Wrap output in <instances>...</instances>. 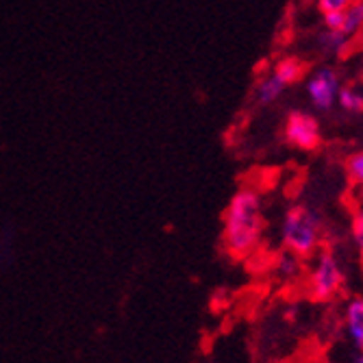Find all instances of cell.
I'll use <instances>...</instances> for the list:
<instances>
[{"label": "cell", "instance_id": "cell-18", "mask_svg": "<svg viewBox=\"0 0 363 363\" xmlns=\"http://www.w3.org/2000/svg\"><path fill=\"white\" fill-rule=\"evenodd\" d=\"M359 77H361V81H363V57H361V61H359Z\"/></svg>", "mask_w": 363, "mask_h": 363}, {"label": "cell", "instance_id": "cell-9", "mask_svg": "<svg viewBox=\"0 0 363 363\" xmlns=\"http://www.w3.org/2000/svg\"><path fill=\"white\" fill-rule=\"evenodd\" d=\"M272 72L279 77V81H281L285 87H289V85L298 83V81L305 77L307 65H305L298 57H283V59H279V61L272 65Z\"/></svg>", "mask_w": 363, "mask_h": 363}, {"label": "cell", "instance_id": "cell-1", "mask_svg": "<svg viewBox=\"0 0 363 363\" xmlns=\"http://www.w3.org/2000/svg\"><path fill=\"white\" fill-rule=\"evenodd\" d=\"M222 244L233 259L250 257L263 240V201L252 187H240L222 216Z\"/></svg>", "mask_w": 363, "mask_h": 363}, {"label": "cell", "instance_id": "cell-3", "mask_svg": "<svg viewBox=\"0 0 363 363\" xmlns=\"http://www.w3.org/2000/svg\"><path fill=\"white\" fill-rule=\"evenodd\" d=\"M313 263L307 272V294L313 303H328L344 289L346 274L342 268V261L333 250H318L313 257Z\"/></svg>", "mask_w": 363, "mask_h": 363}, {"label": "cell", "instance_id": "cell-11", "mask_svg": "<svg viewBox=\"0 0 363 363\" xmlns=\"http://www.w3.org/2000/svg\"><path fill=\"white\" fill-rule=\"evenodd\" d=\"M337 105L352 116L363 113V91H359L354 85H342L340 96H337Z\"/></svg>", "mask_w": 363, "mask_h": 363}, {"label": "cell", "instance_id": "cell-7", "mask_svg": "<svg viewBox=\"0 0 363 363\" xmlns=\"http://www.w3.org/2000/svg\"><path fill=\"white\" fill-rule=\"evenodd\" d=\"M285 89H287V87H285V85L279 81V77L270 70V72H266V74H263V77L255 83V87H252V98H255V103H257L259 107H268V105H272V103L279 101Z\"/></svg>", "mask_w": 363, "mask_h": 363}, {"label": "cell", "instance_id": "cell-4", "mask_svg": "<svg viewBox=\"0 0 363 363\" xmlns=\"http://www.w3.org/2000/svg\"><path fill=\"white\" fill-rule=\"evenodd\" d=\"M283 135L287 140L289 146L311 152L315 148H320L322 144V128L320 122L307 113V111H291L285 118V126H283Z\"/></svg>", "mask_w": 363, "mask_h": 363}, {"label": "cell", "instance_id": "cell-12", "mask_svg": "<svg viewBox=\"0 0 363 363\" xmlns=\"http://www.w3.org/2000/svg\"><path fill=\"white\" fill-rule=\"evenodd\" d=\"M363 28V0H352V5L344 9V33L348 38H357Z\"/></svg>", "mask_w": 363, "mask_h": 363}, {"label": "cell", "instance_id": "cell-10", "mask_svg": "<svg viewBox=\"0 0 363 363\" xmlns=\"http://www.w3.org/2000/svg\"><path fill=\"white\" fill-rule=\"evenodd\" d=\"M274 272L281 281H296L303 274V259L283 248V252L274 259Z\"/></svg>", "mask_w": 363, "mask_h": 363}, {"label": "cell", "instance_id": "cell-14", "mask_svg": "<svg viewBox=\"0 0 363 363\" xmlns=\"http://www.w3.org/2000/svg\"><path fill=\"white\" fill-rule=\"evenodd\" d=\"M350 238H352V244H354V250H357V257L361 263V270H363V211H357L352 222H350Z\"/></svg>", "mask_w": 363, "mask_h": 363}, {"label": "cell", "instance_id": "cell-17", "mask_svg": "<svg viewBox=\"0 0 363 363\" xmlns=\"http://www.w3.org/2000/svg\"><path fill=\"white\" fill-rule=\"evenodd\" d=\"M350 363H363V350H357V354L350 359Z\"/></svg>", "mask_w": 363, "mask_h": 363}, {"label": "cell", "instance_id": "cell-5", "mask_svg": "<svg viewBox=\"0 0 363 363\" xmlns=\"http://www.w3.org/2000/svg\"><path fill=\"white\" fill-rule=\"evenodd\" d=\"M342 77L331 65H322L307 79V96L318 111H328L337 105V96L342 89Z\"/></svg>", "mask_w": 363, "mask_h": 363}, {"label": "cell", "instance_id": "cell-13", "mask_svg": "<svg viewBox=\"0 0 363 363\" xmlns=\"http://www.w3.org/2000/svg\"><path fill=\"white\" fill-rule=\"evenodd\" d=\"M344 168H346V174L348 179L354 183V185H363V150H357V152H350L346 157V163H344Z\"/></svg>", "mask_w": 363, "mask_h": 363}, {"label": "cell", "instance_id": "cell-15", "mask_svg": "<svg viewBox=\"0 0 363 363\" xmlns=\"http://www.w3.org/2000/svg\"><path fill=\"white\" fill-rule=\"evenodd\" d=\"M352 5V0H315V7L320 13H331V11H344L346 7Z\"/></svg>", "mask_w": 363, "mask_h": 363}, {"label": "cell", "instance_id": "cell-16", "mask_svg": "<svg viewBox=\"0 0 363 363\" xmlns=\"http://www.w3.org/2000/svg\"><path fill=\"white\" fill-rule=\"evenodd\" d=\"M324 28H333V30H342L344 28V11H331V13H324ZM344 33V30H342Z\"/></svg>", "mask_w": 363, "mask_h": 363}, {"label": "cell", "instance_id": "cell-19", "mask_svg": "<svg viewBox=\"0 0 363 363\" xmlns=\"http://www.w3.org/2000/svg\"><path fill=\"white\" fill-rule=\"evenodd\" d=\"M359 194H361V207H359V211H363V185H361V191Z\"/></svg>", "mask_w": 363, "mask_h": 363}, {"label": "cell", "instance_id": "cell-2", "mask_svg": "<svg viewBox=\"0 0 363 363\" xmlns=\"http://www.w3.org/2000/svg\"><path fill=\"white\" fill-rule=\"evenodd\" d=\"M324 240V220L309 205H291L281 220V244L285 250L311 259Z\"/></svg>", "mask_w": 363, "mask_h": 363}, {"label": "cell", "instance_id": "cell-6", "mask_svg": "<svg viewBox=\"0 0 363 363\" xmlns=\"http://www.w3.org/2000/svg\"><path fill=\"white\" fill-rule=\"evenodd\" d=\"M346 335L357 350H363V296H352L344 307Z\"/></svg>", "mask_w": 363, "mask_h": 363}, {"label": "cell", "instance_id": "cell-8", "mask_svg": "<svg viewBox=\"0 0 363 363\" xmlns=\"http://www.w3.org/2000/svg\"><path fill=\"white\" fill-rule=\"evenodd\" d=\"M350 40H352V38H348L346 33H342V30L324 28V30L318 33L315 44H318L320 52L326 55V57H342V55L348 52Z\"/></svg>", "mask_w": 363, "mask_h": 363}]
</instances>
